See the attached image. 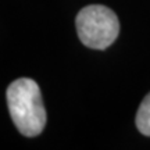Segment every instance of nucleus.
Masks as SVG:
<instances>
[{
	"label": "nucleus",
	"instance_id": "nucleus-3",
	"mask_svg": "<svg viewBox=\"0 0 150 150\" xmlns=\"http://www.w3.org/2000/svg\"><path fill=\"white\" fill-rule=\"evenodd\" d=\"M135 122L140 134L150 136V93L140 103Z\"/></svg>",
	"mask_w": 150,
	"mask_h": 150
},
{
	"label": "nucleus",
	"instance_id": "nucleus-2",
	"mask_svg": "<svg viewBox=\"0 0 150 150\" xmlns=\"http://www.w3.org/2000/svg\"><path fill=\"white\" fill-rule=\"evenodd\" d=\"M75 27L81 42L89 49L104 50L114 43L120 33L117 14L102 4L83 7L76 14Z\"/></svg>",
	"mask_w": 150,
	"mask_h": 150
},
{
	"label": "nucleus",
	"instance_id": "nucleus-1",
	"mask_svg": "<svg viewBox=\"0 0 150 150\" xmlns=\"http://www.w3.org/2000/svg\"><path fill=\"white\" fill-rule=\"evenodd\" d=\"M7 106L18 132L27 138L42 134L46 127V110L38 83L31 78H18L7 88Z\"/></svg>",
	"mask_w": 150,
	"mask_h": 150
}]
</instances>
